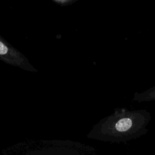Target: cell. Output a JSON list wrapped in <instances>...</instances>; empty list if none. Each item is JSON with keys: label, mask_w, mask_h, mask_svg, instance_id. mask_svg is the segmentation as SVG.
<instances>
[{"label": "cell", "mask_w": 155, "mask_h": 155, "mask_svg": "<svg viewBox=\"0 0 155 155\" xmlns=\"http://www.w3.org/2000/svg\"><path fill=\"white\" fill-rule=\"evenodd\" d=\"M151 119V114L147 110L117 108L113 114L101 120L94 130L108 138L128 140L146 134Z\"/></svg>", "instance_id": "1"}, {"label": "cell", "mask_w": 155, "mask_h": 155, "mask_svg": "<svg viewBox=\"0 0 155 155\" xmlns=\"http://www.w3.org/2000/svg\"><path fill=\"white\" fill-rule=\"evenodd\" d=\"M0 38V58L2 61L27 71H38L24 54L13 47L2 37L1 36Z\"/></svg>", "instance_id": "2"}, {"label": "cell", "mask_w": 155, "mask_h": 155, "mask_svg": "<svg viewBox=\"0 0 155 155\" xmlns=\"http://www.w3.org/2000/svg\"><path fill=\"white\" fill-rule=\"evenodd\" d=\"M133 101L138 102L155 101V86L141 92H136L134 94Z\"/></svg>", "instance_id": "3"}, {"label": "cell", "mask_w": 155, "mask_h": 155, "mask_svg": "<svg viewBox=\"0 0 155 155\" xmlns=\"http://www.w3.org/2000/svg\"><path fill=\"white\" fill-rule=\"evenodd\" d=\"M55 3L59 4L61 6H65L68 5L75 2L76 1H71V0H54L53 1Z\"/></svg>", "instance_id": "4"}]
</instances>
